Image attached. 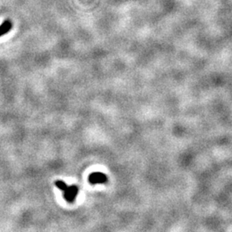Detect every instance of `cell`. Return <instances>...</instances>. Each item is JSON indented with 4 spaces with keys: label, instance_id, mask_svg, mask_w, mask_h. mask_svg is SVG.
Here are the masks:
<instances>
[{
    "label": "cell",
    "instance_id": "cell-1",
    "mask_svg": "<svg viewBox=\"0 0 232 232\" xmlns=\"http://www.w3.org/2000/svg\"><path fill=\"white\" fill-rule=\"evenodd\" d=\"M54 185L57 186L59 189L63 191L64 193V198L69 203H73L74 200L76 199V197L79 188L78 186L76 185H72V186H68L65 182L63 181H56L54 182Z\"/></svg>",
    "mask_w": 232,
    "mask_h": 232
},
{
    "label": "cell",
    "instance_id": "cell-2",
    "mask_svg": "<svg viewBox=\"0 0 232 232\" xmlns=\"http://www.w3.org/2000/svg\"><path fill=\"white\" fill-rule=\"evenodd\" d=\"M89 182L91 184H99L107 182V177L102 172H94L89 175Z\"/></svg>",
    "mask_w": 232,
    "mask_h": 232
},
{
    "label": "cell",
    "instance_id": "cell-3",
    "mask_svg": "<svg viewBox=\"0 0 232 232\" xmlns=\"http://www.w3.org/2000/svg\"><path fill=\"white\" fill-rule=\"evenodd\" d=\"M12 28V23L11 21L6 20L4 21V23L0 25V37L3 36L4 34H6L7 33L10 32V30Z\"/></svg>",
    "mask_w": 232,
    "mask_h": 232
}]
</instances>
